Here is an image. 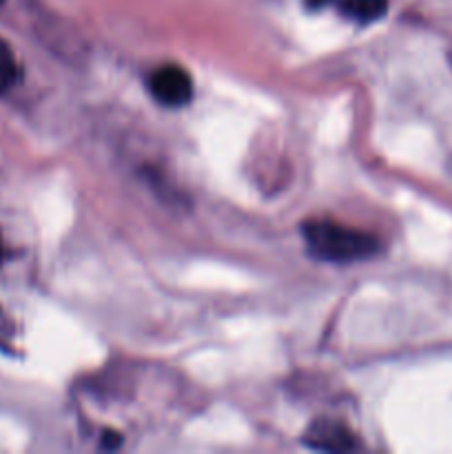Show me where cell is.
<instances>
[{
    "label": "cell",
    "instance_id": "obj_1",
    "mask_svg": "<svg viewBox=\"0 0 452 454\" xmlns=\"http://www.w3.org/2000/svg\"><path fill=\"white\" fill-rule=\"evenodd\" d=\"M301 235H304L310 255L322 262H332V264L363 262L379 253V239L375 235L353 229V226L337 224V222H306Z\"/></svg>",
    "mask_w": 452,
    "mask_h": 454
},
{
    "label": "cell",
    "instance_id": "obj_2",
    "mask_svg": "<svg viewBox=\"0 0 452 454\" xmlns=\"http://www.w3.org/2000/svg\"><path fill=\"white\" fill-rule=\"evenodd\" d=\"M149 91L162 106H184L193 98V80L182 67L164 65L149 75Z\"/></svg>",
    "mask_w": 452,
    "mask_h": 454
},
{
    "label": "cell",
    "instance_id": "obj_3",
    "mask_svg": "<svg viewBox=\"0 0 452 454\" xmlns=\"http://www.w3.org/2000/svg\"><path fill=\"white\" fill-rule=\"evenodd\" d=\"M304 443L319 452H353L362 450L357 434L348 426L335 419H317L304 433Z\"/></svg>",
    "mask_w": 452,
    "mask_h": 454
},
{
    "label": "cell",
    "instance_id": "obj_4",
    "mask_svg": "<svg viewBox=\"0 0 452 454\" xmlns=\"http://www.w3.org/2000/svg\"><path fill=\"white\" fill-rule=\"evenodd\" d=\"M341 12L359 25H368L388 12V0H341Z\"/></svg>",
    "mask_w": 452,
    "mask_h": 454
},
{
    "label": "cell",
    "instance_id": "obj_5",
    "mask_svg": "<svg viewBox=\"0 0 452 454\" xmlns=\"http://www.w3.org/2000/svg\"><path fill=\"white\" fill-rule=\"evenodd\" d=\"M20 80V67L12 47L0 38V93L9 91Z\"/></svg>",
    "mask_w": 452,
    "mask_h": 454
},
{
    "label": "cell",
    "instance_id": "obj_6",
    "mask_svg": "<svg viewBox=\"0 0 452 454\" xmlns=\"http://www.w3.org/2000/svg\"><path fill=\"white\" fill-rule=\"evenodd\" d=\"M4 322H7V317H4L3 310H0V348L7 350V348H12V341H9V337H12V331H7V328L3 331Z\"/></svg>",
    "mask_w": 452,
    "mask_h": 454
},
{
    "label": "cell",
    "instance_id": "obj_7",
    "mask_svg": "<svg viewBox=\"0 0 452 454\" xmlns=\"http://www.w3.org/2000/svg\"><path fill=\"white\" fill-rule=\"evenodd\" d=\"M4 255H7V251H4V239H3V233H0V266L4 264Z\"/></svg>",
    "mask_w": 452,
    "mask_h": 454
},
{
    "label": "cell",
    "instance_id": "obj_8",
    "mask_svg": "<svg viewBox=\"0 0 452 454\" xmlns=\"http://www.w3.org/2000/svg\"><path fill=\"white\" fill-rule=\"evenodd\" d=\"M323 3H326V0H308V4H310V7H322Z\"/></svg>",
    "mask_w": 452,
    "mask_h": 454
}]
</instances>
